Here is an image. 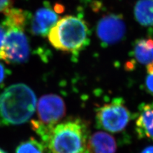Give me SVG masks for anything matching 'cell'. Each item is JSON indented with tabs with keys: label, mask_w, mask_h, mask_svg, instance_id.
<instances>
[{
	"label": "cell",
	"mask_w": 153,
	"mask_h": 153,
	"mask_svg": "<svg viewBox=\"0 0 153 153\" xmlns=\"http://www.w3.org/2000/svg\"><path fill=\"white\" fill-rule=\"evenodd\" d=\"M13 0H0V13H4L13 8Z\"/></svg>",
	"instance_id": "17"
},
{
	"label": "cell",
	"mask_w": 153,
	"mask_h": 153,
	"mask_svg": "<svg viewBox=\"0 0 153 153\" xmlns=\"http://www.w3.org/2000/svg\"><path fill=\"white\" fill-rule=\"evenodd\" d=\"M135 126L138 137L153 141V102L140 105Z\"/></svg>",
	"instance_id": "9"
},
{
	"label": "cell",
	"mask_w": 153,
	"mask_h": 153,
	"mask_svg": "<svg viewBox=\"0 0 153 153\" xmlns=\"http://www.w3.org/2000/svg\"><path fill=\"white\" fill-rule=\"evenodd\" d=\"M36 96L25 84H15L0 91V123L19 125L29 121L35 111Z\"/></svg>",
	"instance_id": "1"
},
{
	"label": "cell",
	"mask_w": 153,
	"mask_h": 153,
	"mask_svg": "<svg viewBox=\"0 0 153 153\" xmlns=\"http://www.w3.org/2000/svg\"><path fill=\"white\" fill-rule=\"evenodd\" d=\"M10 74V70L8 69L3 63H0V89L2 88L4 80L7 79Z\"/></svg>",
	"instance_id": "15"
},
{
	"label": "cell",
	"mask_w": 153,
	"mask_h": 153,
	"mask_svg": "<svg viewBox=\"0 0 153 153\" xmlns=\"http://www.w3.org/2000/svg\"><path fill=\"white\" fill-rule=\"evenodd\" d=\"M131 56L138 63L147 66L153 62V38H139L133 43Z\"/></svg>",
	"instance_id": "11"
},
{
	"label": "cell",
	"mask_w": 153,
	"mask_h": 153,
	"mask_svg": "<svg viewBox=\"0 0 153 153\" xmlns=\"http://www.w3.org/2000/svg\"><path fill=\"white\" fill-rule=\"evenodd\" d=\"M7 36V28L3 22H0V59L4 61V46Z\"/></svg>",
	"instance_id": "14"
},
{
	"label": "cell",
	"mask_w": 153,
	"mask_h": 153,
	"mask_svg": "<svg viewBox=\"0 0 153 153\" xmlns=\"http://www.w3.org/2000/svg\"><path fill=\"white\" fill-rule=\"evenodd\" d=\"M63 10L61 4H56L53 7L49 2H45L34 15L29 17L31 33L35 36H48L51 29L59 21V13Z\"/></svg>",
	"instance_id": "8"
},
{
	"label": "cell",
	"mask_w": 153,
	"mask_h": 153,
	"mask_svg": "<svg viewBox=\"0 0 153 153\" xmlns=\"http://www.w3.org/2000/svg\"><path fill=\"white\" fill-rule=\"evenodd\" d=\"M126 24L121 15L110 13L103 16L97 25V34L102 45L116 44L125 36Z\"/></svg>",
	"instance_id": "7"
},
{
	"label": "cell",
	"mask_w": 153,
	"mask_h": 153,
	"mask_svg": "<svg viewBox=\"0 0 153 153\" xmlns=\"http://www.w3.org/2000/svg\"><path fill=\"white\" fill-rule=\"evenodd\" d=\"M38 120L31 121V127L42 140H46L57 123L66 114V105L59 96L49 94L43 96L37 105Z\"/></svg>",
	"instance_id": "5"
},
{
	"label": "cell",
	"mask_w": 153,
	"mask_h": 153,
	"mask_svg": "<svg viewBox=\"0 0 153 153\" xmlns=\"http://www.w3.org/2000/svg\"><path fill=\"white\" fill-rule=\"evenodd\" d=\"M46 147L34 138H30L21 143L17 149L16 153H45Z\"/></svg>",
	"instance_id": "13"
},
{
	"label": "cell",
	"mask_w": 153,
	"mask_h": 153,
	"mask_svg": "<svg viewBox=\"0 0 153 153\" xmlns=\"http://www.w3.org/2000/svg\"><path fill=\"white\" fill-rule=\"evenodd\" d=\"M141 153H153V146H148L143 149Z\"/></svg>",
	"instance_id": "18"
},
{
	"label": "cell",
	"mask_w": 153,
	"mask_h": 153,
	"mask_svg": "<svg viewBox=\"0 0 153 153\" xmlns=\"http://www.w3.org/2000/svg\"><path fill=\"white\" fill-rule=\"evenodd\" d=\"M144 87L147 92L153 95V73L147 74L145 80Z\"/></svg>",
	"instance_id": "16"
},
{
	"label": "cell",
	"mask_w": 153,
	"mask_h": 153,
	"mask_svg": "<svg viewBox=\"0 0 153 153\" xmlns=\"http://www.w3.org/2000/svg\"><path fill=\"white\" fill-rule=\"evenodd\" d=\"M91 32L88 23L79 16H66L59 19L48 38L56 49L76 57L87 47Z\"/></svg>",
	"instance_id": "2"
},
{
	"label": "cell",
	"mask_w": 153,
	"mask_h": 153,
	"mask_svg": "<svg viewBox=\"0 0 153 153\" xmlns=\"http://www.w3.org/2000/svg\"><path fill=\"white\" fill-rule=\"evenodd\" d=\"M4 14L2 22L7 28L4 61L13 64L25 63L30 54V43L25 31L30 15L21 9L13 8Z\"/></svg>",
	"instance_id": "4"
},
{
	"label": "cell",
	"mask_w": 153,
	"mask_h": 153,
	"mask_svg": "<svg viewBox=\"0 0 153 153\" xmlns=\"http://www.w3.org/2000/svg\"><path fill=\"white\" fill-rule=\"evenodd\" d=\"M0 153H6L3 150H2L1 149H0Z\"/></svg>",
	"instance_id": "19"
},
{
	"label": "cell",
	"mask_w": 153,
	"mask_h": 153,
	"mask_svg": "<svg viewBox=\"0 0 153 153\" xmlns=\"http://www.w3.org/2000/svg\"><path fill=\"white\" fill-rule=\"evenodd\" d=\"M136 21L153 32V0H138L134 7Z\"/></svg>",
	"instance_id": "12"
},
{
	"label": "cell",
	"mask_w": 153,
	"mask_h": 153,
	"mask_svg": "<svg viewBox=\"0 0 153 153\" xmlns=\"http://www.w3.org/2000/svg\"><path fill=\"white\" fill-rule=\"evenodd\" d=\"M88 153H116L117 142L114 137L103 131L94 133L89 137Z\"/></svg>",
	"instance_id": "10"
},
{
	"label": "cell",
	"mask_w": 153,
	"mask_h": 153,
	"mask_svg": "<svg viewBox=\"0 0 153 153\" xmlns=\"http://www.w3.org/2000/svg\"><path fill=\"white\" fill-rule=\"evenodd\" d=\"M88 123L71 118L52 128L44 145L52 153H88Z\"/></svg>",
	"instance_id": "3"
},
{
	"label": "cell",
	"mask_w": 153,
	"mask_h": 153,
	"mask_svg": "<svg viewBox=\"0 0 153 153\" xmlns=\"http://www.w3.org/2000/svg\"><path fill=\"white\" fill-rule=\"evenodd\" d=\"M0 124H1V123H0Z\"/></svg>",
	"instance_id": "20"
},
{
	"label": "cell",
	"mask_w": 153,
	"mask_h": 153,
	"mask_svg": "<svg viewBox=\"0 0 153 153\" xmlns=\"http://www.w3.org/2000/svg\"><path fill=\"white\" fill-rule=\"evenodd\" d=\"M131 119V112L122 98H114L110 103L98 107L96 112L98 128L111 133L123 131Z\"/></svg>",
	"instance_id": "6"
}]
</instances>
